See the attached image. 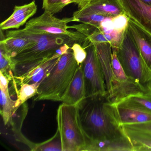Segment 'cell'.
<instances>
[{"label": "cell", "mask_w": 151, "mask_h": 151, "mask_svg": "<svg viewBox=\"0 0 151 151\" xmlns=\"http://www.w3.org/2000/svg\"><path fill=\"white\" fill-rule=\"evenodd\" d=\"M96 52L104 73L107 91L109 97L112 93V49L109 43L94 44Z\"/></svg>", "instance_id": "16"}, {"label": "cell", "mask_w": 151, "mask_h": 151, "mask_svg": "<svg viewBox=\"0 0 151 151\" xmlns=\"http://www.w3.org/2000/svg\"><path fill=\"white\" fill-rule=\"evenodd\" d=\"M70 47L69 45H65L51 57L16 64L13 71L14 86L41 83L52 71L62 55Z\"/></svg>", "instance_id": "6"}, {"label": "cell", "mask_w": 151, "mask_h": 151, "mask_svg": "<svg viewBox=\"0 0 151 151\" xmlns=\"http://www.w3.org/2000/svg\"><path fill=\"white\" fill-rule=\"evenodd\" d=\"M69 5L68 0H43L42 9L55 14Z\"/></svg>", "instance_id": "25"}, {"label": "cell", "mask_w": 151, "mask_h": 151, "mask_svg": "<svg viewBox=\"0 0 151 151\" xmlns=\"http://www.w3.org/2000/svg\"><path fill=\"white\" fill-rule=\"evenodd\" d=\"M85 49L87 52V56L82 64L86 97L108 93L104 73L97 55L95 46L90 43Z\"/></svg>", "instance_id": "8"}, {"label": "cell", "mask_w": 151, "mask_h": 151, "mask_svg": "<svg viewBox=\"0 0 151 151\" xmlns=\"http://www.w3.org/2000/svg\"><path fill=\"white\" fill-rule=\"evenodd\" d=\"M82 63L78 65L70 84L62 98L61 101L63 103L69 105H77L86 97Z\"/></svg>", "instance_id": "15"}, {"label": "cell", "mask_w": 151, "mask_h": 151, "mask_svg": "<svg viewBox=\"0 0 151 151\" xmlns=\"http://www.w3.org/2000/svg\"><path fill=\"white\" fill-rule=\"evenodd\" d=\"M0 104L1 114L5 125L12 119L13 115L19 108L16 107V101L11 98L8 87H0Z\"/></svg>", "instance_id": "19"}, {"label": "cell", "mask_w": 151, "mask_h": 151, "mask_svg": "<svg viewBox=\"0 0 151 151\" xmlns=\"http://www.w3.org/2000/svg\"><path fill=\"white\" fill-rule=\"evenodd\" d=\"M53 14L47 11L40 16L27 22L25 28L47 34L68 36L76 39L82 43V46L87 42V37L78 32L68 30V24L75 22L73 17L62 19L57 18Z\"/></svg>", "instance_id": "7"}, {"label": "cell", "mask_w": 151, "mask_h": 151, "mask_svg": "<svg viewBox=\"0 0 151 151\" xmlns=\"http://www.w3.org/2000/svg\"><path fill=\"white\" fill-rule=\"evenodd\" d=\"M0 72L11 81L14 78L13 71L15 67L12 57L1 47H0Z\"/></svg>", "instance_id": "24"}, {"label": "cell", "mask_w": 151, "mask_h": 151, "mask_svg": "<svg viewBox=\"0 0 151 151\" xmlns=\"http://www.w3.org/2000/svg\"><path fill=\"white\" fill-rule=\"evenodd\" d=\"M118 122L123 124L151 122V112L123 102L113 103Z\"/></svg>", "instance_id": "13"}, {"label": "cell", "mask_w": 151, "mask_h": 151, "mask_svg": "<svg viewBox=\"0 0 151 151\" xmlns=\"http://www.w3.org/2000/svg\"><path fill=\"white\" fill-rule=\"evenodd\" d=\"M62 151H85L87 140L80 122L77 105L63 102L56 115Z\"/></svg>", "instance_id": "4"}, {"label": "cell", "mask_w": 151, "mask_h": 151, "mask_svg": "<svg viewBox=\"0 0 151 151\" xmlns=\"http://www.w3.org/2000/svg\"><path fill=\"white\" fill-rule=\"evenodd\" d=\"M129 19L151 34V6L140 0H119Z\"/></svg>", "instance_id": "10"}, {"label": "cell", "mask_w": 151, "mask_h": 151, "mask_svg": "<svg viewBox=\"0 0 151 151\" xmlns=\"http://www.w3.org/2000/svg\"><path fill=\"white\" fill-rule=\"evenodd\" d=\"M70 48L73 51L74 57L78 65L83 63L87 56V52L85 48L78 43L73 44Z\"/></svg>", "instance_id": "27"}, {"label": "cell", "mask_w": 151, "mask_h": 151, "mask_svg": "<svg viewBox=\"0 0 151 151\" xmlns=\"http://www.w3.org/2000/svg\"><path fill=\"white\" fill-rule=\"evenodd\" d=\"M40 83L23 84L21 85L17 91V99L16 102V107H20L29 99L34 97L37 92Z\"/></svg>", "instance_id": "22"}, {"label": "cell", "mask_w": 151, "mask_h": 151, "mask_svg": "<svg viewBox=\"0 0 151 151\" xmlns=\"http://www.w3.org/2000/svg\"><path fill=\"white\" fill-rule=\"evenodd\" d=\"M86 151H134L132 144L127 135L113 139L91 142Z\"/></svg>", "instance_id": "17"}, {"label": "cell", "mask_w": 151, "mask_h": 151, "mask_svg": "<svg viewBox=\"0 0 151 151\" xmlns=\"http://www.w3.org/2000/svg\"><path fill=\"white\" fill-rule=\"evenodd\" d=\"M150 88H151V83H150Z\"/></svg>", "instance_id": "30"}, {"label": "cell", "mask_w": 151, "mask_h": 151, "mask_svg": "<svg viewBox=\"0 0 151 151\" xmlns=\"http://www.w3.org/2000/svg\"><path fill=\"white\" fill-rule=\"evenodd\" d=\"M91 14L111 17L125 14L119 0H90L83 7L74 12L72 16Z\"/></svg>", "instance_id": "11"}, {"label": "cell", "mask_w": 151, "mask_h": 151, "mask_svg": "<svg viewBox=\"0 0 151 151\" xmlns=\"http://www.w3.org/2000/svg\"><path fill=\"white\" fill-rule=\"evenodd\" d=\"M114 49L126 75L146 89L151 91V72L145 64L128 29L124 32L119 47Z\"/></svg>", "instance_id": "5"}, {"label": "cell", "mask_w": 151, "mask_h": 151, "mask_svg": "<svg viewBox=\"0 0 151 151\" xmlns=\"http://www.w3.org/2000/svg\"><path fill=\"white\" fill-rule=\"evenodd\" d=\"M140 1L144 2L145 4L147 5H150L151 6V0H140Z\"/></svg>", "instance_id": "29"}, {"label": "cell", "mask_w": 151, "mask_h": 151, "mask_svg": "<svg viewBox=\"0 0 151 151\" xmlns=\"http://www.w3.org/2000/svg\"><path fill=\"white\" fill-rule=\"evenodd\" d=\"M122 125L125 129L144 133L151 136V122L143 123L123 124Z\"/></svg>", "instance_id": "26"}, {"label": "cell", "mask_w": 151, "mask_h": 151, "mask_svg": "<svg viewBox=\"0 0 151 151\" xmlns=\"http://www.w3.org/2000/svg\"><path fill=\"white\" fill-rule=\"evenodd\" d=\"M32 151H62L61 139L58 129L51 138L42 143L36 144Z\"/></svg>", "instance_id": "23"}, {"label": "cell", "mask_w": 151, "mask_h": 151, "mask_svg": "<svg viewBox=\"0 0 151 151\" xmlns=\"http://www.w3.org/2000/svg\"><path fill=\"white\" fill-rule=\"evenodd\" d=\"M90 0H68L69 5L75 4L77 5L78 9H80L85 5Z\"/></svg>", "instance_id": "28"}, {"label": "cell", "mask_w": 151, "mask_h": 151, "mask_svg": "<svg viewBox=\"0 0 151 151\" xmlns=\"http://www.w3.org/2000/svg\"><path fill=\"white\" fill-rule=\"evenodd\" d=\"M10 36L24 37L35 41L30 47L12 58L14 66L21 63L51 57L65 45H69L70 47L76 43L82 45L78 40L69 36L37 32L25 28L7 31L6 37Z\"/></svg>", "instance_id": "2"}, {"label": "cell", "mask_w": 151, "mask_h": 151, "mask_svg": "<svg viewBox=\"0 0 151 151\" xmlns=\"http://www.w3.org/2000/svg\"><path fill=\"white\" fill-rule=\"evenodd\" d=\"M78 66L70 47L62 55L52 71L41 82L34 100L61 101Z\"/></svg>", "instance_id": "3"}, {"label": "cell", "mask_w": 151, "mask_h": 151, "mask_svg": "<svg viewBox=\"0 0 151 151\" xmlns=\"http://www.w3.org/2000/svg\"><path fill=\"white\" fill-rule=\"evenodd\" d=\"M77 106L87 146L91 142L127 135L118 122L108 93L85 97Z\"/></svg>", "instance_id": "1"}, {"label": "cell", "mask_w": 151, "mask_h": 151, "mask_svg": "<svg viewBox=\"0 0 151 151\" xmlns=\"http://www.w3.org/2000/svg\"><path fill=\"white\" fill-rule=\"evenodd\" d=\"M112 49V93L109 97L111 102L117 103L129 95L151 91L126 75L117 58L115 49Z\"/></svg>", "instance_id": "9"}, {"label": "cell", "mask_w": 151, "mask_h": 151, "mask_svg": "<svg viewBox=\"0 0 151 151\" xmlns=\"http://www.w3.org/2000/svg\"><path fill=\"white\" fill-rule=\"evenodd\" d=\"M127 29L137 45L145 64L151 72V34L131 19Z\"/></svg>", "instance_id": "12"}, {"label": "cell", "mask_w": 151, "mask_h": 151, "mask_svg": "<svg viewBox=\"0 0 151 151\" xmlns=\"http://www.w3.org/2000/svg\"><path fill=\"white\" fill-rule=\"evenodd\" d=\"M124 129L132 144L134 151H151V136Z\"/></svg>", "instance_id": "20"}, {"label": "cell", "mask_w": 151, "mask_h": 151, "mask_svg": "<svg viewBox=\"0 0 151 151\" xmlns=\"http://www.w3.org/2000/svg\"><path fill=\"white\" fill-rule=\"evenodd\" d=\"M119 102L135 106L151 112V91L139 92L132 94Z\"/></svg>", "instance_id": "21"}, {"label": "cell", "mask_w": 151, "mask_h": 151, "mask_svg": "<svg viewBox=\"0 0 151 151\" xmlns=\"http://www.w3.org/2000/svg\"><path fill=\"white\" fill-rule=\"evenodd\" d=\"M35 43L33 40L18 37H5L0 41V47H3L11 57L14 58L18 54L30 47Z\"/></svg>", "instance_id": "18"}, {"label": "cell", "mask_w": 151, "mask_h": 151, "mask_svg": "<svg viewBox=\"0 0 151 151\" xmlns=\"http://www.w3.org/2000/svg\"><path fill=\"white\" fill-rule=\"evenodd\" d=\"M37 6L35 1L22 6H16L12 14L0 24L1 30L18 29L37 13Z\"/></svg>", "instance_id": "14"}]
</instances>
